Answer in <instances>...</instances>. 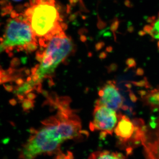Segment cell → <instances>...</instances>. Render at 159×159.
Segmentation results:
<instances>
[{
	"mask_svg": "<svg viewBox=\"0 0 159 159\" xmlns=\"http://www.w3.org/2000/svg\"><path fill=\"white\" fill-rule=\"evenodd\" d=\"M0 41L9 54L15 50L32 52L37 48L39 42L25 14H18L15 11L11 12V18L7 21Z\"/></svg>",
	"mask_w": 159,
	"mask_h": 159,
	"instance_id": "277c9868",
	"label": "cell"
},
{
	"mask_svg": "<svg viewBox=\"0 0 159 159\" xmlns=\"http://www.w3.org/2000/svg\"><path fill=\"white\" fill-rule=\"evenodd\" d=\"M152 29V26L151 25H147L144 27L143 30L146 32V33L149 34Z\"/></svg>",
	"mask_w": 159,
	"mask_h": 159,
	"instance_id": "4fadbf2b",
	"label": "cell"
},
{
	"mask_svg": "<svg viewBox=\"0 0 159 159\" xmlns=\"http://www.w3.org/2000/svg\"><path fill=\"white\" fill-rule=\"evenodd\" d=\"M152 26V29L149 34L155 39H159V13L158 19L156 21Z\"/></svg>",
	"mask_w": 159,
	"mask_h": 159,
	"instance_id": "30bf717a",
	"label": "cell"
},
{
	"mask_svg": "<svg viewBox=\"0 0 159 159\" xmlns=\"http://www.w3.org/2000/svg\"><path fill=\"white\" fill-rule=\"evenodd\" d=\"M114 132L121 142H126L134 138L135 142H142L145 131L136 125L125 115L118 116V121Z\"/></svg>",
	"mask_w": 159,
	"mask_h": 159,
	"instance_id": "8992f818",
	"label": "cell"
},
{
	"mask_svg": "<svg viewBox=\"0 0 159 159\" xmlns=\"http://www.w3.org/2000/svg\"><path fill=\"white\" fill-rule=\"evenodd\" d=\"M12 1H15V2H20L22 0H12Z\"/></svg>",
	"mask_w": 159,
	"mask_h": 159,
	"instance_id": "ac0fdd59",
	"label": "cell"
},
{
	"mask_svg": "<svg viewBox=\"0 0 159 159\" xmlns=\"http://www.w3.org/2000/svg\"><path fill=\"white\" fill-rule=\"evenodd\" d=\"M124 4L126 7L129 8H132L133 7V5L131 2L130 0H125Z\"/></svg>",
	"mask_w": 159,
	"mask_h": 159,
	"instance_id": "5bb4252c",
	"label": "cell"
},
{
	"mask_svg": "<svg viewBox=\"0 0 159 159\" xmlns=\"http://www.w3.org/2000/svg\"><path fill=\"white\" fill-rule=\"evenodd\" d=\"M145 100L150 106L159 108V89L148 92L145 96Z\"/></svg>",
	"mask_w": 159,
	"mask_h": 159,
	"instance_id": "9c48e42d",
	"label": "cell"
},
{
	"mask_svg": "<svg viewBox=\"0 0 159 159\" xmlns=\"http://www.w3.org/2000/svg\"><path fill=\"white\" fill-rule=\"evenodd\" d=\"M118 121L116 111L96 104L90 129L92 131H100V138H104L107 135L112 134Z\"/></svg>",
	"mask_w": 159,
	"mask_h": 159,
	"instance_id": "5b68a950",
	"label": "cell"
},
{
	"mask_svg": "<svg viewBox=\"0 0 159 159\" xmlns=\"http://www.w3.org/2000/svg\"><path fill=\"white\" fill-rule=\"evenodd\" d=\"M146 34V32H145L144 30H143V31H139V35H140V36H143V35H145Z\"/></svg>",
	"mask_w": 159,
	"mask_h": 159,
	"instance_id": "2e32d148",
	"label": "cell"
},
{
	"mask_svg": "<svg viewBox=\"0 0 159 159\" xmlns=\"http://www.w3.org/2000/svg\"><path fill=\"white\" fill-rule=\"evenodd\" d=\"M24 14L39 43L64 31L55 0H30Z\"/></svg>",
	"mask_w": 159,
	"mask_h": 159,
	"instance_id": "3957f363",
	"label": "cell"
},
{
	"mask_svg": "<svg viewBox=\"0 0 159 159\" xmlns=\"http://www.w3.org/2000/svg\"><path fill=\"white\" fill-rule=\"evenodd\" d=\"M99 99L96 104L117 111L123 107V97L114 81H107L99 91Z\"/></svg>",
	"mask_w": 159,
	"mask_h": 159,
	"instance_id": "52a82bcc",
	"label": "cell"
},
{
	"mask_svg": "<svg viewBox=\"0 0 159 159\" xmlns=\"http://www.w3.org/2000/svg\"><path fill=\"white\" fill-rule=\"evenodd\" d=\"M2 70V67H1V66H0V71Z\"/></svg>",
	"mask_w": 159,
	"mask_h": 159,
	"instance_id": "d6986e66",
	"label": "cell"
},
{
	"mask_svg": "<svg viewBox=\"0 0 159 159\" xmlns=\"http://www.w3.org/2000/svg\"><path fill=\"white\" fill-rule=\"evenodd\" d=\"M134 31V28L132 26H129L128 28V31L129 32H133Z\"/></svg>",
	"mask_w": 159,
	"mask_h": 159,
	"instance_id": "9a60e30c",
	"label": "cell"
},
{
	"mask_svg": "<svg viewBox=\"0 0 159 159\" xmlns=\"http://www.w3.org/2000/svg\"><path fill=\"white\" fill-rule=\"evenodd\" d=\"M41 49L37 54L39 64L32 71L31 79L39 85L44 79L54 74L57 67L70 55L74 44L62 31L39 43Z\"/></svg>",
	"mask_w": 159,
	"mask_h": 159,
	"instance_id": "7a4b0ae2",
	"label": "cell"
},
{
	"mask_svg": "<svg viewBox=\"0 0 159 159\" xmlns=\"http://www.w3.org/2000/svg\"><path fill=\"white\" fill-rule=\"evenodd\" d=\"M67 104H58L57 114L43 121V125L39 129L32 131L20 149V159H35L43 155L58 154L64 142L87 134L82 131L80 120Z\"/></svg>",
	"mask_w": 159,
	"mask_h": 159,
	"instance_id": "6da1fadb",
	"label": "cell"
},
{
	"mask_svg": "<svg viewBox=\"0 0 159 159\" xmlns=\"http://www.w3.org/2000/svg\"><path fill=\"white\" fill-rule=\"evenodd\" d=\"M88 159H125L122 153L110 151H98L92 152Z\"/></svg>",
	"mask_w": 159,
	"mask_h": 159,
	"instance_id": "ba28073f",
	"label": "cell"
},
{
	"mask_svg": "<svg viewBox=\"0 0 159 159\" xmlns=\"http://www.w3.org/2000/svg\"><path fill=\"white\" fill-rule=\"evenodd\" d=\"M119 24H120V21L118 20V19L116 18L114 21L113 23L112 24L111 27V29L112 31H113L114 34H115V32L117 31V29L119 27Z\"/></svg>",
	"mask_w": 159,
	"mask_h": 159,
	"instance_id": "7c38bea8",
	"label": "cell"
},
{
	"mask_svg": "<svg viewBox=\"0 0 159 159\" xmlns=\"http://www.w3.org/2000/svg\"><path fill=\"white\" fill-rule=\"evenodd\" d=\"M22 107L24 110H29L33 106L32 100L29 99H25L22 102Z\"/></svg>",
	"mask_w": 159,
	"mask_h": 159,
	"instance_id": "8fae6325",
	"label": "cell"
},
{
	"mask_svg": "<svg viewBox=\"0 0 159 159\" xmlns=\"http://www.w3.org/2000/svg\"><path fill=\"white\" fill-rule=\"evenodd\" d=\"M4 50H5V48H4V47H3L2 44L0 43V53H1V52H2V51H4Z\"/></svg>",
	"mask_w": 159,
	"mask_h": 159,
	"instance_id": "e0dca14e",
	"label": "cell"
}]
</instances>
